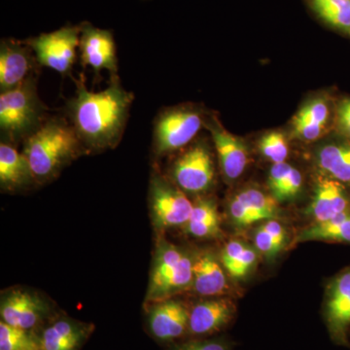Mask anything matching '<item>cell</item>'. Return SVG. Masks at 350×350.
<instances>
[{
	"mask_svg": "<svg viewBox=\"0 0 350 350\" xmlns=\"http://www.w3.org/2000/svg\"><path fill=\"white\" fill-rule=\"evenodd\" d=\"M75 82V96L66 105L68 121L88 152L115 148L130 117L133 93L122 86L118 76L100 92L89 91L83 78Z\"/></svg>",
	"mask_w": 350,
	"mask_h": 350,
	"instance_id": "cell-1",
	"label": "cell"
},
{
	"mask_svg": "<svg viewBox=\"0 0 350 350\" xmlns=\"http://www.w3.org/2000/svg\"><path fill=\"white\" fill-rule=\"evenodd\" d=\"M23 144L38 184L56 178L68 163L88 152L70 122L57 116L48 117Z\"/></svg>",
	"mask_w": 350,
	"mask_h": 350,
	"instance_id": "cell-2",
	"label": "cell"
},
{
	"mask_svg": "<svg viewBox=\"0 0 350 350\" xmlns=\"http://www.w3.org/2000/svg\"><path fill=\"white\" fill-rule=\"evenodd\" d=\"M48 107L39 98L38 75H31L19 86L0 94L1 142L15 146L43 125Z\"/></svg>",
	"mask_w": 350,
	"mask_h": 350,
	"instance_id": "cell-3",
	"label": "cell"
},
{
	"mask_svg": "<svg viewBox=\"0 0 350 350\" xmlns=\"http://www.w3.org/2000/svg\"><path fill=\"white\" fill-rule=\"evenodd\" d=\"M194 262V258L185 251L165 239L159 241L147 300L151 303L167 300L174 294L192 288Z\"/></svg>",
	"mask_w": 350,
	"mask_h": 350,
	"instance_id": "cell-4",
	"label": "cell"
},
{
	"mask_svg": "<svg viewBox=\"0 0 350 350\" xmlns=\"http://www.w3.org/2000/svg\"><path fill=\"white\" fill-rule=\"evenodd\" d=\"M204 124L202 113L196 108H167L154 121L153 151L162 157L183 148L194 139Z\"/></svg>",
	"mask_w": 350,
	"mask_h": 350,
	"instance_id": "cell-5",
	"label": "cell"
},
{
	"mask_svg": "<svg viewBox=\"0 0 350 350\" xmlns=\"http://www.w3.org/2000/svg\"><path fill=\"white\" fill-rule=\"evenodd\" d=\"M80 33V25H66L49 33L27 39L25 43L33 51L39 66L69 75L77 57Z\"/></svg>",
	"mask_w": 350,
	"mask_h": 350,
	"instance_id": "cell-6",
	"label": "cell"
},
{
	"mask_svg": "<svg viewBox=\"0 0 350 350\" xmlns=\"http://www.w3.org/2000/svg\"><path fill=\"white\" fill-rule=\"evenodd\" d=\"M149 202L154 224L158 229L185 226L194 206V202L180 188L162 175H154L151 178Z\"/></svg>",
	"mask_w": 350,
	"mask_h": 350,
	"instance_id": "cell-7",
	"label": "cell"
},
{
	"mask_svg": "<svg viewBox=\"0 0 350 350\" xmlns=\"http://www.w3.org/2000/svg\"><path fill=\"white\" fill-rule=\"evenodd\" d=\"M1 321L15 328L38 332L52 317L49 305L42 298L24 289H16L2 298Z\"/></svg>",
	"mask_w": 350,
	"mask_h": 350,
	"instance_id": "cell-8",
	"label": "cell"
},
{
	"mask_svg": "<svg viewBox=\"0 0 350 350\" xmlns=\"http://www.w3.org/2000/svg\"><path fill=\"white\" fill-rule=\"evenodd\" d=\"M174 184L183 192L200 194L211 187L214 180V163L206 145L197 144L175 161L172 169Z\"/></svg>",
	"mask_w": 350,
	"mask_h": 350,
	"instance_id": "cell-9",
	"label": "cell"
},
{
	"mask_svg": "<svg viewBox=\"0 0 350 350\" xmlns=\"http://www.w3.org/2000/svg\"><path fill=\"white\" fill-rule=\"evenodd\" d=\"M80 33L79 53L84 68L94 69L96 77L103 69H107L111 77L118 76V59L116 43L111 31L94 27L90 23H83Z\"/></svg>",
	"mask_w": 350,
	"mask_h": 350,
	"instance_id": "cell-10",
	"label": "cell"
},
{
	"mask_svg": "<svg viewBox=\"0 0 350 350\" xmlns=\"http://www.w3.org/2000/svg\"><path fill=\"white\" fill-rule=\"evenodd\" d=\"M190 310L181 301L167 300L152 303L147 326L152 337L162 344H174L187 336Z\"/></svg>",
	"mask_w": 350,
	"mask_h": 350,
	"instance_id": "cell-11",
	"label": "cell"
},
{
	"mask_svg": "<svg viewBox=\"0 0 350 350\" xmlns=\"http://www.w3.org/2000/svg\"><path fill=\"white\" fill-rule=\"evenodd\" d=\"M39 66L25 41L2 39L0 43V93L12 90L36 75Z\"/></svg>",
	"mask_w": 350,
	"mask_h": 350,
	"instance_id": "cell-12",
	"label": "cell"
},
{
	"mask_svg": "<svg viewBox=\"0 0 350 350\" xmlns=\"http://www.w3.org/2000/svg\"><path fill=\"white\" fill-rule=\"evenodd\" d=\"M94 327L69 317H52L38 331L40 350H81Z\"/></svg>",
	"mask_w": 350,
	"mask_h": 350,
	"instance_id": "cell-13",
	"label": "cell"
},
{
	"mask_svg": "<svg viewBox=\"0 0 350 350\" xmlns=\"http://www.w3.org/2000/svg\"><path fill=\"white\" fill-rule=\"evenodd\" d=\"M275 200L258 189H246L234 196L230 202V218L237 227H247L260 221L278 219L280 211Z\"/></svg>",
	"mask_w": 350,
	"mask_h": 350,
	"instance_id": "cell-14",
	"label": "cell"
},
{
	"mask_svg": "<svg viewBox=\"0 0 350 350\" xmlns=\"http://www.w3.org/2000/svg\"><path fill=\"white\" fill-rule=\"evenodd\" d=\"M234 313L236 308L226 299L200 301L190 310L187 336L202 338L218 333L231 323Z\"/></svg>",
	"mask_w": 350,
	"mask_h": 350,
	"instance_id": "cell-15",
	"label": "cell"
},
{
	"mask_svg": "<svg viewBox=\"0 0 350 350\" xmlns=\"http://www.w3.org/2000/svg\"><path fill=\"white\" fill-rule=\"evenodd\" d=\"M325 319L331 337L344 344L350 327V269L340 273L332 283L326 301Z\"/></svg>",
	"mask_w": 350,
	"mask_h": 350,
	"instance_id": "cell-16",
	"label": "cell"
},
{
	"mask_svg": "<svg viewBox=\"0 0 350 350\" xmlns=\"http://www.w3.org/2000/svg\"><path fill=\"white\" fill-rule=\"evenodd\" d=\"M349 211L350 200L342 184L329 177L321 179L310 207L314 223L326 222Z\"/></svg>",
	"mask_w": 350,
	"mask_h": 350,
	"instance_id": "cell-17",
	"label": "cell"
},
{
	"mask_svg": "<svg viewBox=\"0 0 350 350\" xmlns=\"http://www.w3.org/2000/svg\"><path fill=\"white\" fill-rule=\"evenodd\" d=\"M209 130L213 135L223 174L228 180H236L247 167V148L241 140L214 123Z\"/></svg>",
	"mask_w": 350,
	"mask_h": 350,
	"instance_id": "cell-18",
	"label": "cell"
},
{
	"mask_svg": "<svg viewBox=\"0 0 350 350\" xmlns=\"http://www.w3.org/2000/svg\"><path fill=\"white\" fill-rule=\"evenodd\" d=\"M36 183L31 165L24 153L12 144H0V186L2 190L16 192Z\"/></svg>",
	"mask_w": 350,
	"mask_h": 350,
	"instance_id": "cell-19",
	"label": "cell"
},
{
	"mask_svg": "<svg viewBox=\"0 0 350 350\" xmlns=\"http://www.w3.org/2000/svg\"><path fill=\"white\" fill-rule=\"evenodd\" d=\"M227 278L217 258L206 252L196 258L192 289L200 296H217L227 290Z\"/></svg>",
	"mask_w": 350,
	"mask_h": 350,
	"instance_id": "cell-20",
	"label": "cell"
},
{
	"mask_svg": "<svg viewBox=\"0 0 350 350\" xmlns=\"http://www.w3.org/2000/svg\"><path fill=\"white\" fill-rule=\"evenodd\" d=\"M317 165L329 178L350 184V144L325 145L317 153Z\"/></svg>",
	"mask_w": 350,
	"mask_h": 350,
	"instance_id": "cell-21",
	"label": "cell"
},
{
	"mask_svg": "<svg viewBox=\"0 0 350 350\" xmlns=\"http://www.w3.org/2000/svg\"><path fill=\"white\" fill-rule=\"evenodd\" d=\"M312 241L350 243V211L326 222L314 223L301 230L296 238V243Z\"/></svg>",
	"mask_w": 350,
	"mask_h": 350,
	"instance_id": "cell-22",
	"label": "cell"
},
{
	"mask_svg": "<svg viewBox=\"0 0 350 350\" xmlns=\"http://www.w3.org/2000/svg\"><path fill=\"white\" fill-rule=\"evenodd\" d=\"M287 232L276 219L265 221L254 234L255 247L268 259L275 257L286 243Z\"/></svg>",
	"mask_w": 350,
	"mask_h": 350,
	"instance_id": "cell-23",
	"label": "cell"
},
{
	"mask_svg": "<svg viewBox=\"0 0 350 350\" xmlns=\"http://www.w3.org/2000/svg\"><path fill=\"white\" fill-rule=\"evenodd\" d=\"M312 5L329 25L350 31V0H312Z\"/></svg>",
	"mask_w": 350,
	"mask_h": 350,
	"instance_id": "cell-24",
	"label": "cell"
},
{
	"mask_svg": "<svg viewBox=\"0 0 350 350\" xmlns=\"http://www.w3.org/2000/svg\"><path fill=\"white\" fill-rule=\"evenodd\" d=\"M0 350H40L38 332L22 330L0 321Z\"/></svg>",
	"mask_w": 350,
	"mask_h": 350,
	"instance_id": "cell-25",
	"label": "cell"
},
{
	"mask_svg": "<svg viewBox=\"0 0 350 350\" xmlns=\"http://www.w3.org/2000/svg\"><path fill=\"white\" fill-rule=\"evenodd\" d=\"M259 149L262 155L275 163H285L289 153L284 135L278 131L262 137L260 140Z\"/></svg>",
	"mask_w": 350,
	"mask_h": 350,
	"instance_id": "cell-26",
	"label": "cell"
},
{
	"mask_svg": "<svg viewBox=\"0 0 350 350\" xmlns=\"http://www.w3.org/2000/svg\"><path fill=\"white\" fill-rule=\"evenodd\" d=\"M329 119V107L324 100H313L301 108L294 118L293 123L312 124L327 126Z\"/></svg>",
	"mask_w": 350,
	"mask_h": 350,
	"instance_id": "cell-27",
	"label": "cell"
},
{
	"mask_svg": "<svg viewBox=\"0 0 350 350\" xmlns=\"http://www.w3.org/2000/svg\"><path fill=\"white\" fill-rule=\"evenodd\" d=\"M232 344L224 338H192L180 344H172L167 350H232Z\"/></svg>",
	"mask_w": 350,
	"mask_h": 350,
	"instance_id": "cell-28",
	"label": "cell"
},
{
	"mask_svg": "<svg viewBox=\"0 0 350 350\" xmlns=\"http://www.w3.org/2000/svg\"><path fill=\"white\" fill-rule=\"evenodd\" d=\"M257 252L250 246H246L243 254L232 262L231 266L228 267L227 271L232 276L236 278H243L254 268L257 262Z\"/></svg>",
	"mask_w": 350,
	"mask_h": 350,
	"instance_id": "cell-29",
	"label": "cell"
},
{
	"mask_svg": "<svg viewBox=\"0 0 350 350\" xmlns=\"http://www.w3.org/2000/svg\"><path fill=\"white\" fill-rule=\"evenodd\" d=\"M301 185H303V176L301 172L294 167L286 180L273 193V198L278 200L293 199L300 192Z\"/></svg>",
	"mask_w": 350,
	"mask_h": 350,
	"instance_id": "cell-30",
	"label": "cell"
},
{
	"mask_svg": "<svg viewBox=\"0 0 350 350\" xmlns=\"http://www.w3.org/2000/svg\"><path fill=\"white\" fill-rule=\"evenodd\" d=\"M184 227L187 234L195 238H215L221 234L220 219L207 222H188Z\"/></svg>",
	"mask_w": 350,
	"mask_h": 350,
	"instance_id": "cell-31",
	"label": "cell"
},
{
	"mask_svg": "<svg viewBox=\"0 0 350 350\" xmlns=\"http://www.w3.org/2000/svg\"><path fill=\"white\" fill-rule=\"evenodd\" d=\"M326 126L312 125V124L293 123V135L295 137L304 142H314L323 135Z\"/></svg>",
	"mask_w": 350,
	"mask_h": 350,
	"instance_id": "cell-32",
	"label": "cell"
},
{
	"mask_svg": "<svg viewBox=\"0 0 350 350\" xmlns=\"http://www.w3.org/2000/svg\"><path fill=\"white\" fill-rule=\"evenodd\" d=\"M293 169L294 167L287 163H275L271 167L269 176V187L271 189V193L275 192L276 189L286 180Z\"/></svg>",
	"mask_w": 350,
	"mask_h": 350,
	"instance_id": "cell-33",
	"label": "cell"
},
{
	"mask_svg": "<svg viewBox=\"0 0 350 350\" xmlns=\"http://www.w3.org/2000/svg\"><path fill=\"white\" fill-rule=\"evenodd\" d=\"M338 126L340 131L350 138V100H342L338 107Z\"/></svg>",
	"mask_w": 350,
	"mask_h": 350,
	"instance_id": "cell-34",
	"label": "cell"
}]
</instances>
